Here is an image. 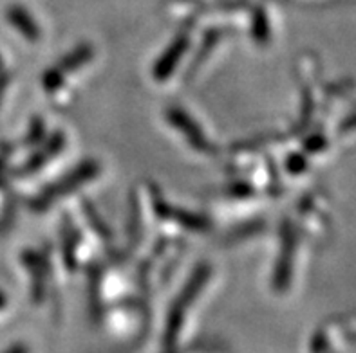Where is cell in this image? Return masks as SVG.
Segmentation results:
<instances>
[{
  "label": "cell",
  "instance_id": "obj_1",
  "mask_svg": "<svg viewBox=\"0 0 356 353\" xmlns=\"http://www.w3.org/2000/svg\"><path fill=\"white\" fill-rule=\"evenodd\" d=\"M96 173H98V164H96V162H83L81 166H78L76 170L71 171L69 175H65L62 180H58L56 184H53V186H49L47 189H44V191L35 198L33 207H35V209H44L45 206L53 204L56 198L63 197V195H67V193L80 188L81 184H86L87 180L92 179Z\"/></svg>",
  "mask_w": 356,
  "mask_h": 353
},
{
  "label": "cell",
  "instance_id": "obj_2",
  "mask_svg": "<svg viewBox=\"0 0 356 353\" xmlns=\"http://www.w3.org/2000/svg\"><path fill=\"white\" fill-rule=\"evenodd\" d=\"M167 117L172 123V126L179 130L181 134L186 137V141H188L197 152H212V144L207 141V135L201 132L197 123H195L194 119H190L181 108H170L167 112Z\"/></svg>",
  "mask_w": 356,
  "mask_h": 353
},
{
  "label": "cell",
  "instance_id": "obj_3",
  "mask_svg": "<svg viewBox=\"0 0 356 353\" xmlns=\"http://www.w3.org/2000/svg\"><path fill=\"white\" fill-rule=\"evenodd\" d=\"M186 45H188V38L186 36H179L176 40L172 42L170 47L165 51L161 58L156 63V69H154V76L158 80H165V78L170 76V72L176 69V65L179 63V60L183 58V53L186 51Z\"/></svg>",
  "mask_w": 356,
  "mask_h": 353
},
{
  "label": "cell",
  "instance_id": "obj_4",
  "mask_svg": "<svg viewBox=\"0 0 356 353\" xmlns=\"http://www.w3.org/2000/svg\"><path fill=\"white\" fill-rule=\"evenodd\" d=\"M92 58V49H90V45H81V47H78L76 51H72L71 54H67V56H63L62 62L54 67V71L58 72L60 76H65L67 72H72L76 71L80 65H83L86 62H89V60Z\"/></svg>",
  "mask_w": 356,
  "mask_h": 353
},
{
  "label": "cell",
  "instance_id": "obj_5",
  "mask_svg": "<svg viewBox=\"0 0 356 353\" xmlns=\"http://www.w3.org/2000/svg\"><path fill=\"white\" fill-rule=\"evenodd\" d=\"M9 22L13 24L15 27H17L18 31L22 33L24 36H26V40L29 42H36L38 40V36H40V31H38V27L35 26V22H33V18L29 17L27 13H24L22 9L20 8H15L9 11Z\"/></svg>",
  "mask_w": 356,
  "mask_h": 353
},
{
  "label": "cell",
  "instance_id": "obj_6",
  "mask_svg": "<svg viewBox=\"0 0 356 353\" xmlns=\"http://www.w3.org/2000/svg\"><path fill=\"white\" fill-rule=\"evenodd\" d=\"M62 146H63L62 134L54 135L44 150H40V152L36 153L35 157H31V159H29V162L26 164V170L24 171H26V173H29V171H36L42 164H44V162L49 161L51 157L56 155V152H58V150H62Z\"/></svg>",
  "mask_w": 356,
  "mask_h": 353
},
{
  "label": "cell",
  "instance_id": "obj_7",
  "mask_svg": "<svg viewBox=\"0 0 356 353\" xmlns=\"http://www.w3.org/2000/svg\"><path fill=\"white\" fill-rule=\"evenodd\" d=\"M6 85H8V76H0V96L4 94V89H6Z\"/></svg>",
  "mask_w": 356,
  "mask_h": 353
}]
</instances>
